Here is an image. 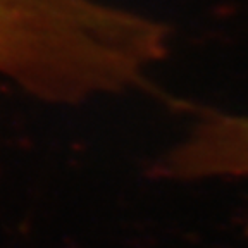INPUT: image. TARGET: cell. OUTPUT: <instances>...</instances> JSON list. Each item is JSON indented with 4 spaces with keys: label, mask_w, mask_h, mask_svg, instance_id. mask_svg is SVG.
<instances>
[{
    "label": "cell",
    "mask_w": 248,
    "mask_h": 248,
    "mask_svg": "<svg viewBox=\"0 0 248 248\" xmlns=\"http://www.w3.org/2000/svg\"><path fill=\"white\" fill-rule=\"evenodd\" d=\"M170 31L102 0H0V78L50 104H81L148 83Z\"/></svg>",
    "instance_id": "1"
},
{
    "label": "cell",
    "mask_w": 248,
    "mask_h": 248,
    "mask_svg": "<svg viewBox=\"0 0 248 248\" xmlns=\"http://www.w3.org/2000/svg\"><path fill=\"white\" fill-rule=\"evenodd\" d=\"M154 174L178 181L248 176V116L202 112L190 133L155 162Z\"/></svg>",
    "instance_id": "2"
}]
</instances>
